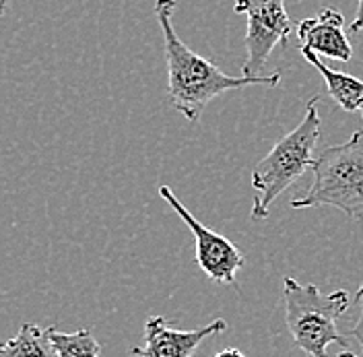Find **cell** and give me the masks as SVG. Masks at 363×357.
Masks as SVG:
<instances>
[{
	"label": "cell",
	"mask_w": 363,
	"mask_h": 357,
	"mask_svg": "<svg viewBox=\"0 0 363 357\" xmlns=\"http://www.w3.org/2000/svg\"><path fill=\"white\" fill-rule=\"evenodd\" d=\"M176 0H157L155 15L163 33L165 58H167V93L172 106L186 116L188 122H199L206 106L225 91L244 87H277L281 72L274 70L262 77H229L217 65L199 56L182 42L172 25Z\"/></svg>",
	"instance_id": "6da1fadb"
},
{
	"label": "cell",
	"mask_w": 363,
	"mask_h": 357,
	"mask_svg": "<svg viewBox=\"0 0 363 357\" xmlns=\"http://www.w3.org/2000/svg\"><path fill=\"white\" fill-rule=\"evenodd\" d=\"M320 97H312L306 106V116L299 126L274 143L271 151L262 157L252 172V219L264 221L269 217V207L289 186H294L314 165V147L320 138Z\"/></svg>",
	"instance_id": "7a4b0ae2"
},
{
	"label": "cell",
	"mask_w": 363,
	"mask_h": 357,
	"mask_svg": "<svg viewBox=\"0 0 363 357\" xmlns=\"http://www.w3.org/2000/svg\"><path fill=\"white\" fill-rule=\"evenodd\" d=\"M312 184L291 199L294 209L335 207L349 219L363 221V128L347 143L326 147L314 159Z\"/></svg>",
	"instance_id": "3957f363"
},
{
	"label": "cell",
	"mask_w": 363,
	"mask_h": 357,
	"mask_svg": "<svg viewBox=\"0 0 363 357\" xmlns=\"http://www.w3.org/2000/svg\"><path fill=\"white\" fill-rule=\"evenodd\" d=\"M285 322L295 347L308 357H328L326 349L339 343L349 349L347 336L339 333V318L349 310V293L337 290L324 293L316 285H301L291 277L283 279Z\"/></svg>",
	"instance_id": "277c9868"
},
{
	"label": "cell",
	"mask_w": 363,
	"mask_h": 357,
	"mask_svg": "<svg viewBox=\"0 0 363 357\" xmlns=\"http://www.w3.org/2000/svg\"><path fill=\"white\" fill-rule=\"evenodd\" d=\"M233 13L248 17L242 77H262L272 50L277 45L285 48L297 25L287 15L285 0H235Z\"/></svg>",
	"instance_id": "5b68a950"
},
{
	"label": "cell",
	"mask_w": 363,
	"mask_h": 357,
	"mask_svg": "<svg viewBox=\"0 0 363 357\" xmlns=\"http://www.w3.org/2000/svg\"><path fill=\"white\" fill-rule=\"evenodd\" d=\"M159 194L161 199L167 202L176 215L180 217L184 224L188 225V229L194 236V246H196V265L203 268V273L217 283H225V285H233L235 283V275L238 270L246 265L244 254L238 250V246L231 240H227L225 236L208 229L206 225L201 224L184 204L174 194V190L169 186H159Z\"/></svg>",
	"instance_id": "8992f818"
},
{
	"label": "cell",
	"mask_w": 363,
	"mask_h": 357,
	"mask_svg": "<svg viewBox=\"0 0 363 357\" xmlns=\"http://www.w3.org/2000/svg\"><path fill=\"white\" fill-rule=\"evenodd\" d=\"M227 329L223 318L213 320L196 331H176L167 326L163 316H151L145 322V347H133L130 356L135 357H192L208 336L221 335Z\"/></svg>",
	"instance_id": "52a82bcc"
},
{
	"label": "cell",
	"mask_w": 363,
	"mask_h": 357,
	"mask_svg": "<svg viewBox=\"0 0 363 357\" xmlns=\"http://www.w3.org/2000/svg\"><path fill=\"white\" fill-rule=\"evenodd\" d=\"M297 38L301 48L312 50L318 56L339 62H349L353 58V48L345 33V19L337 9H322L318 17L297 23Z\"/></svg>",
	"instance_id": "ba28073f"
},
{
	"label": "cell",
	"mask_w": 363,
	"mask_h": 357,
	"mask_svg": "<svg viewBox=\"0 0 363 357\" xmlns=\"http://www.w3.org/2000/svg\"><path fill=\"white\" fill-rule=\"evenodd\" d=\"M301 56L308 65L316 68L318 72L322 75L324 83H326V89L330 93V97L339 104L345 112L359 114L363 120V81L353 77V75H347V72H340L335 68L326 67L320 56L314 54L312 50L308 48H301Z\"/></svg>",
	"instance_id": "9c48e42d"
},
{
	"label": "cell",
	"mask_w": 363,
	"mask_h": 357,
	"mask_svg": "<svg viewBox=\"0 0 363 357\" xmlns=\"http://www.w3.org/2000/svg\"><path fill=\"white\" fill-rule=\"evenodd\" d=\"M0 357H58V351L50 339V329L44 331L38 324L25 322L17 335L2 343Z\"/></svg>",
	"instance_id": "30bf717a"
},
{
	"label": "cell",
	"mask_w": 363,
	"mask_h": 357,
	"mask_svg": "<svg viewBox=\"0 0 363 357\" xmlns=\"http://www.w3.org/2000/svg\"><path fill=\"white\" fill-rule=\"evenodd\" d=\"M50 339L58 351V357H99L101 345L89 331L77 333H60L50 329Z\"/></svg>",
	"instance_id": "8fae6325"
},
{
	"label": "cell",
	"mask_w": 363,
	"mask_h": 357,
	"mask_svg": "<svg viewBox=\"0 0 363 357\" xmlns=\"http://www.w3.org/2000/svg\"><path fill=\"white\" fill-rule=\"evenodd\" d=\"M355 302H357V306H359V318H357V322H355V326L351 329V335L357 339V343H359V347H362V356H363V283L359 291H357V295H355Z\"/></svg>",
	"instance_id": "7c38bea8"
},
{
	"label": "cell",
	"mask_w": 363,
	"mask_h": 357,
	"mask_svg": "<svg viewBox=\"0 0 363 357\" xmlns=\"http://www.w3.org/2000/svg\"><path fill=\"white\" fill-rule=\"evenodd\" d=\"M349 31L351 33H362L363 31V0H359V4H357V15H355V21L349 25Z\"/></svg>",
	"instance_id": "4fadbf2b"
},
{
	"label": "cell",
	"mask_w": 363,
	"mask_h": 357,
	"mask_svg": "<svg viewBox=\"0 0 363 357\" xmlns=\"http://www.w3.org/2000/svg\"><path fill=\"white\" fill-rule=\"evenodd\" d=\"M215 357H246V356H244V353H242L240 349H231V347H229V349H223V351H219V353H217Z\"/></svg>",
	"instance_id": "5bb4252c"
},
{
	"label": "cell",
	"mask_w": 363,
	"mask_h": 357,
	"mask_svg": "<svg viewBox=\"0 0 363 357\" xmlns=\"http://www.w3.org/2000/svg\"><path fill=\"white\" fill-rule=\"evenodd\" d=\"M9 2H11V0H0V13H2V15L9 11Z\"/></svg>",
	"instance_id": "9a60e30c"
},
{
	"label": "cell",
	"mask_w": 363,
	"mask_h": 357,
	"mask_svg": "<svg viewBox=\"0 0 363 357\" xmlns=\"http://www.w3.org/2000/svg\"><path fill=\"white\" fill-rule=\"evenodd\" d=\"M337 357H359V356H355V353H353V351H349V349H342Z\"/></svg>",
	"instance_id": "2e32d148"
}]
</instances>
